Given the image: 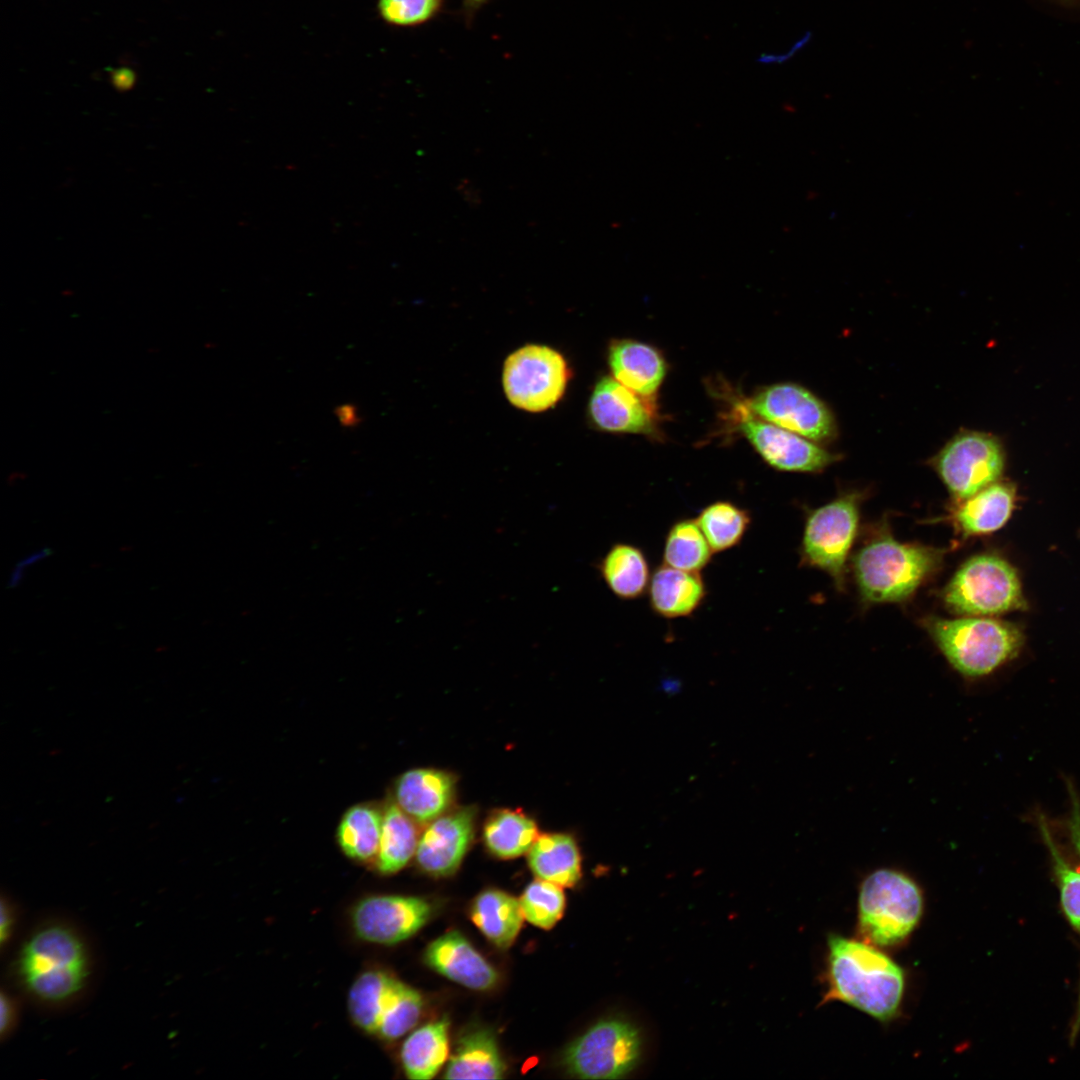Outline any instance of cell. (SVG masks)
<instances>
[{"label": "cell", "instance_id": "1", "mask_svg": "<svg viewBox=\"0 0 1080 1080\" xmlns=\"http://www.w3.org/2000/svg\"><path fill=\"white\" fill-rule=\"evenodd\" d=\"M824 1002L846 1003L881 1022L897 1015L904 994L902 968L874 946L839 935L828 938Z\"/></svg>", "mask_w": 1080, "mask_h": 1080}, {"label": "cell", "instance_id": "2", "mask_svg": "<svg viewBox=\"0 0 1080 1080\" xmlns=\"http://www.w3.org/2000/svg\"><path fill=\"white\" fill-rule=\"evenodd\" d=\"M943 559V549L902 543L884 533L857 551L852 568L865 602L895 603L910 598L940 569Z\"/></svg>", "mask_w": 1080, "mask_h": 1080}, {"label": "cell", "instance_id": "3", "mask_svg": "<svg viewBox=\"0 0 1080 1080\" xmlns=\"http://www.w3.org/2000/svg\"><path fill=\"white\" fill-rule=\"evenodd\" d=\"M923 626L950 666L966 678L992 673L1014 658L1023 644L1017 627L993 618L927 617Z\"/></svg>", "mask_w": 1080, "mask_h": 1080}, {"label": "cell", "instance_id": "4", "mask_svg": "<svg viewBox=\"0 0 1080 1080\" xmlns=\"http://www.w3.org/2000/svg\"><path fill=\"white\" fill-rule=\"evenodd\" d=\"M923 905L922 891L912 877L894 868L876 869L860 885L859 933L875 946H896L919 924Z\"/></svg>", "mask_w": 1080, "mask_h": 1080}, {"label": "cell", "instance_id": "5", "mask_svg": "<svg viewBox=\"0 0 1080 1080\" xmlns=\"http://www.w3.org/2000/svg\"><path fill=\"white\" fill-rule=\"evenodd\" d=\"M87 969L82 942L62 926L36 932L20 957V973L27 988L46 1001H62L76 994L84 985Z\"/></svg>", "mask_w": 1080, "mask_h": 1080}, {"label": "cell", "instance_id": "6", "mask_svg": "<svg viewBox=\"0 0 1080 1080\" xmlns=\"http://www.w3.org/2000/svg\"><path fill=\"white\" fill-rule=\"evenodd\" d=\"M946 608L962 616L995 615L1023 607L1015 569L993 554L965 561L942 591Z\"/></svg>", "mask_w": 1080, "mask_h": 1080}, {"label": "cell", "instance_id": "7", "mask_svg": "<svg viewBox=\"0 0 1080 1080\" xmlns=\"http://www.w3.org/2000/svg\"><path fill=\"white\" fill-rule=\"evenodd\" d=\"M860 499L858 492L844 493L810 511L805 520L801 560L829 574L839 589L845 583L846 561L857 533Z\"/></svg>", "mask_w": 1080, "mask_h": 1080}, {"label": "cell", "instance_id": "8", "mask_svg": "<svg viewBox=\"0 0 1080 1080\" xmlns=\"http://www.w3.org/2000/svg\"><path fill=\"white\" fill-rule=\"evenodd\" d=\"M570 370L563 355L539 344H526L504 362L502 384L506 398L516 408L543 412L563 397Z\"/></svg>", "mask_w": 1080, "mask_h": 1080}, {"label": "cell", "instance_id": "9", "mask_svg": "<svg viewBox=\"0 0 1080 1080\" xmlns=\"http://www.w3.org/2000/svg\"><path fill=\"white\" fill-rule=\"evenodd\" d=\"M641 1055V1037L630 1022L598 1021L574 1040L564 1054L567 1071L582 1079H615L632 1071Z\"/></svg>", "mask_w": 1080, "mask_h": 1080}, {"label": "cell", "instance_id": "10", "mask_svg": "<svg viewBox=\"0 0 1080 1080\" xmlns=\"http://www.w3.org/2000/svg\"><path fill=\"white\" fill-rule=\"evenodd\" d=\"M1004 452L991 434L965 430L954 435L930 460L954 502L995 483L1004 469Z\"/></svg>", "mask_w": 1080, "mask_h": 1080}, {"label": "cell", "instance_id": "11", "mask_svg": "<svg viewBox=\"0 0 1080 1080\" xmlns=\"http://www.w3.org/2000/svg\"><path fill=\"white\" fill-rule=\"evenodd\" d=\"M744 401L757 417L814 442L831 441L837 434L830 408L801 385L773 384Z\"/></svg>", "mask_w": 1080, "mask_h": 1080}, {"label": "cell", "instance_id": "12", "mask_svg": "<svg viewBox=\"0 0 1080 1080\" xmlns=\"http://www.w3.org/2000/svg\"><path fill=\"white\" fill-rule=\"evenodd\" d=\"M732 417L762 459L778 471L821 472L837 459L814 441L757 417L744 400L733 403Z\"/></svg>", "mask_w": 1080, "mask_h": 1080}, {"label": "cell", "instance_id": "13", "mask_svg": "<svg viewBox=\"0 0 1080 1080\" xmlns=\"http://www.w3.org/2000/svg\"><path fill=\"white\" fill-rule=\"evenodd\" d=\"M430 915L431 906L423 898L372 895L355 904L351 921L359 939L373 944L394 945L418 932Z\"/></svg>", "mask_w": 1080, "mask_h": 1080}, {"label": "cell", "instance_id": "14", "mask_svg": "<svg viewBox=\"0 0 1080 1080\" xmlns=\"http://www.w3.org/2000/svg\"><path fill=\"white\" fill-rule=\"evenodd\" d=\"M588 412L592 423L606 432L652 435L657 429L656 401L641 397L609 376L593 388Z\"/></svg>", "mask_w": 1080, "mask_h": 1080}, {"label": "cell", "instance_id": "15", "mask_svg": "<svg viewBox=\"0 0 1080 1080\" xmlns=\"http://www.w3.org/2000/svg\"><path fill=\"white\" fill-rule=\"evenodd\" d=\"M475 811L462 807L445 812L426 826L415 853L426 873L443 877L460 866L474 836Z\"/></svg>", "mask_w": 1080, "mask_h": 1080}, {"label": "cell", "instance_id": "16", "mask_svg": "<svg viewBox=\"0 0 1080 1080\" xmlns=\"http://www.w3.org/2000/svg\"><path fill=\"white\" fill-rule=\"evenodd\" d=\"M424 959L439 974L470 989L488 990L498 980L495 969L457 931L431 942Z\"/></svg>", "mask_w": 1080, "mask_h": 1080}, {"label": "cell", "instance_id": "17", "mask_svg": "<svg viewBox=\"0 0 1080 1080\" xmlns=\"http://www.w3.org/2000/svg\"><path fill=\"white\" fill-rule=\"evenodd\" d=\"M455 779L449 773L417 768L403 773L395 783V803L416 823L428 824L451 805Z\"/></svg>", "mask_w": 1080, "mask_h": 1080}, {"label": "cell", "instance_id": "18", "mask_svg": "<svg viewBox=\"0 0 1080 1080\" xmlns=\"http://www.w3.org/2000/svg\"><path fill=\"white\" fill-rule=\"evenodd\" d=\"M614 379L643 398L656 401L667 365L655 347L631 339L614 340L608 349Z\"/></svg>", "mask_w": 1080, "mask_h": 1080}, {"label": "cell", "instance_id": "19", "mask_svg": "<svg viewBox=\"0 0 1080 1080\" xmlns=\"http://www.w3.org/2000/svg\"><path fill=\"white\" fill-rule=\"evenodd\" d=\"M647 594L655 615L677 619L693 615L704 603L708 590L700 572L662 563L652 571Z\"/></svg>", "mask_w": 1080, "mask_h": 1080}, {"label": "cell", "instance_id": "20", "mask_svg": "<svg viewBox=\"0 0 1080 1080\" xmlns=\"http://www.w3.org/2000/svg\"><path fill=\"white\" fill-rule=\"evenodd\" d=\"M1014 503V486L996 481L967 499L954 502L945 519L961 537L987 534L1007 522Z\"/></svg>", "mask_w": 1080, "mask_h": 1080}, {"label": "cell", "instance_id": "21", "mask_svg": "<svg viewBox=\"0 0 1080 1080\" xmlns=\"http://www.w3.org/2000/svg\"><path fill=\"white\" fill-rule=\"evenodd\" d=\"M609 591L620 600H635L648 590L652 571L645 552L627 542L612 544L596 566Z\"/></svg>", "mask_w": 1080, "mask_h": 1080}, {"label": "cell", "instance_id": "22", "mask_svg": "<svg viewBox=\"0 0 1080 1080\" xmlns=\"http://www.w3.org/2000/svg\"><path fill=\"white\" fill-rule=\"evenodd\" d=\"M529 867L539 878L561 887L574 886L581 877V857L575 840L563 833L537 837L528 854Z\"/></svg>", "mask_w": 1080, "mask_h": 1080}, {"label": "cell", "instance_id": "23", "mask_svg": "<svg viewBox=\"0 0 1080 1080\" xmlns=\"http://www.w3.org/2000/svg\"><path fill=\"white\" fill-rule=\"evenodd\" d=\"M505 1065L495 1037L485 1029L464 1034L457 1042L444 1078L446 1079H501Z\"/></svg>", "mask_w": 1080, "mask_h": 1080}, {"label": "cell", "instance_id": "24", "mask_svg": "<svg viewBox=\"0 0 1080 1080\" xmlns=\"http://www.w3.org/2000/svg\"><path fill=\"white\" fill-rule=\"evenodd\" d=\"M448 1020L444 1017L414 1030L403 1042L400 1060L406 1076L433 1078L448 1058Z\"/></svg>", "mask_w": 1080, "mask_h": 1080}, {"label": "cell", "instance_id": "25", "mask_svg": "<svg viewBox=\"0 0 1080 1080\" xmlns=\"http://www.w3.org/2000/svg\"><path fill=\"white\" fill-rule=\"evenodd\" d=\"M400 980L381 969H368L353 982L348 993V1011L362 1031L377 1035L386 1007Z\"/></svg>", "mask_w": 1080, "mask_h": 1080}, {"label": "cell", "instance_id": "26", "mask_svg": "<svg viewBox=\"0 0 1080 1080\" xmlns=\"http://www.w3.org/2000/svg\"><path fill=\"white\" fill-rule=\"evenodd\" d=\"M1036 818L1043 842L1050 855L1061 910L1070 927L1080 938V869L1074 866L1063 854L1052 835L1044 815L1038 813ZM1079 1031L1080 982L1076 1013L1071 1030V1041H1075Z\"/></svg>", "mask_w": 1080, "mask_h": 1080}, {"label": "cell", "instance_id": "27", "mask_svg": "<svg viewBox=\"0 0 1080 1080\" xmlns=\"http://www.w3.org/2000/svg\"><path fill=\"white\" fill-rule=\"evenodd\" d=\"M471 918L493 944L507 948L516 939L524 915L516 898L503 891L489 889L474 900Z\"/></svg>", "mask_w": 1080, "mask_h": 1080}, {"label": "cell", "instance_id": "28", "mask_svg": "<svg viewBox=\"0 0 1080 1080\" xmlns=\"http://www.w3.org/2000/svg\"><path fill=\"white\" fill-rule=\"evenodd\" d=\"M420 835L416 822L395 802L383 811V824L375 866L381 874L401 870L415 855Z\"/></svg>", "mask_w": 1080, "mask_h": 1080}, {"label": "cell", "instance_id": "29", "mask_svg": "<svg viewBox=\"0 0 1080 1080\" xmlns=\"http://www.w3.org/2000/svg\"><path fill=\"white\" fill-rule=\"evenodd\" d=\"M383 813L363 803L349 808L337 828V842L343 853L356 861H375L378 854Z\"/></svg>", "mask_w": 1080, "mask_h": 1080}, {"label": "cell", "instance_id": "30", "mask_svg": "<svg viewBox=\"0 0 1080 1080\" xmlns=\"http://www.w3.org/2000/svg\"><path fill=\"white\" fill-rule=\"evenodd\" d=\"M538 836L537 826L530 817L519 810L510 809L493 812L483 830L489 851L504 859L528 852Z\"/></svg>", "mask_w": 1080, "mask_h": 1080}, {"label": "cell", "instance_id": "31", "mask_svg": "<svg viewBox=\"0 0 1080 1080\" xmlns=\"http://www.w3.org/2000/svg\"><path fill=\"white\" fill-rule=\"evenodd\" d=\"M713 553L738 546L750 528L749 510L729 500H717L702 508L695 518Z\"/></svg>", "mask_w": 1080, "mask_h": 1080}, {"label": "cell", "instance_id": "32", "mask_svg": "<svg viewBox=\"0 0 1080 1080\" xmlns=\"http://www.w3.org/2000/svg\"><path fill=\"white\" fill-rule=\"evenodd\" d=\"M713 551L695 519L681 518L669 527L663 546V564L700 572L711 562Z\"/></svg>", "mask_w": 1080, "mask_h": 1080}, {"label": "cell", "instance_id": "33", "mask_svg": "<svg viewBox=\"0 0 1080 1080\" xmlns=\"http://www.w3.org/2000/svg\"><path fill=\"white\" fill-rule=\"evenodd\" d=\"M524 918L542 928H552L562 917L565 895L561 886L539 879L524 890L520 900Z\"/></svg>", "mask_w": 1080, "mask_h": 1080}, {"label": "cell", "instance_id": "34", "mask_svg": "<svg viewBox=\"0 0 1080 1080\" xmlns=\"http://www.w3.org/2000/svg\"><path fill=\"white\" fill-rule=\"evenodd\" d=\"M422 1008L420 993L399 981L385 1009L377 1035L388 1041L402 1037L417 1024Z\"/></svg>", "mask_w": 1080, "mask_h": 1080}, {"label": "cell", "instance_id": "35", "mask_svg": "<svg viewBox=\"0 0 1080 1080\" xmlns=\"http://www.w3.org/2000/svg\"><path fill=\"white\" fill-rule=\"evenodd\" d=\"M444 0H378L377 11L392 26L415 27L436 17Z\"/></svg>", "mask_w": 1080, "mask_h": 1080}, {"label": "cell", "instance_id": "36", "mask_svg": "<svg viewBox=\"0 0 1080 1080\" xmlns=\"http://www.w3.org/2000/svg\"><path fill=\"white\" fill-rule=\"evenodd\" d=\"M1068 792L1070 795L1071 809L1069 817L1065 822L1066 832L1068 839L1080 858V800L1071 782H1067Z\"/></svg>", "mask_w": 1080, "mask_h": 1080}, {"label": "cell", "instance_id": "37", "mask_svg": "<svg viewBox=\"0 0 1080 1080\" xmlns=\"http://www.w3.org/2000/svg\"><path fill=\"white\" fill-rule=\"evenodd\" d=\"M809 40L810 33H806L798 41H796L787 51L781 53L762 54L757 58L756 61L761 64H781L783 62H786L797 52H799L809 42Z\"/></svg>", "mask_w": 1080, "mask_h": 1080}, {"label": "cell", "instance_id": "38", "mask_svg": "<svg viewBox=\"0 0 1080 1080\" xmlns=\"http://www.w3.org/2000/svg\"><path fill=\"white\" fill-rule=\"evenodd\" d=\"M111 80L113 86L119 91H126L130 89L135 82V73L126 67L113 69L111 71Z\"/></svg>", "mask_w": 1080, "mask_h": 1080}, {"label": "cell", "instance_id": "39", "mask_svg": "<svg viewBox=\"0 0 1080 1080\" xmlns=\"http://www.w3.org/2000/svg\"><path fill=\"white\" fill-rule=\"evenodd\" d=\"M335 414L344 427H354L360 422L358 410L353 404L338 406L335 409Z\"/></svg>", "mask_w": 1080, "mask_h": 1080}, {"label": "cell", "instance_id": "40", "mask_svg": "<svg viewBox=\"0 0 1080 1080\" xmlns=\"http://www.w3.org/2000/svg\"><path fill=\"white\" fill-rule=\"evenodd\" d=\"M490 0H462V12L466 24H470L477 11Z\"/></svg>", "mask_w": 1080, "mask_h": 1080}, {"label": "cell", "instance_id": "41", "mask_svg": "<svg viewBox=\"0 0 1080 1080\" xmlns=\"http://www.w3.org/2000/svg\"><path fill=\"white\" fill-rule=\"evenodd\" d=\"M12 1008L13 1007L11 1005V1002L7 998H5L4 995H2V997H1V1032L2 1033H4L6 1031V1029L9 1027V1025L11 1024V1020H12V1016H13Z\"/></svg>", "mask_w": 1080, "mask_h": 1080}, {"label": "cell", "instance_id": "42", "mask_svg": "<svg viewBox=\"0 0 1080 1080\" xmlns=\"http://www.w3.org/2000/svg\"><path fill=\"white\" fill-rule=\"evenodd\" d=\"M48 554H49L48 549H44V550H41L39 552L33 553V554L29 555L28 557H26L25 559H23L20 563H18L17 566L21 567V568H25L26 566H29V565H31V564L45 558Z\"/></svg>", "mask_w": 1080, "mask_h": 1080}, {"label": "cell", "instance_id": "43", "mask_svg": "<svg viewBox=\"0 0 1080 1080\" xmlns=\"http://www.w3.org/2000/svg\"><path fill=\"white\" fill-rule=\"evenodd\" d=\"M10 921H11V919H10V916H9V912L5 909V905L2 904V908H1V940H2V942L4 941V938L8 934V930L10 928Z\"/></svg>", "mask_w": 1080, "mask_h": 1080}]
</instances>
